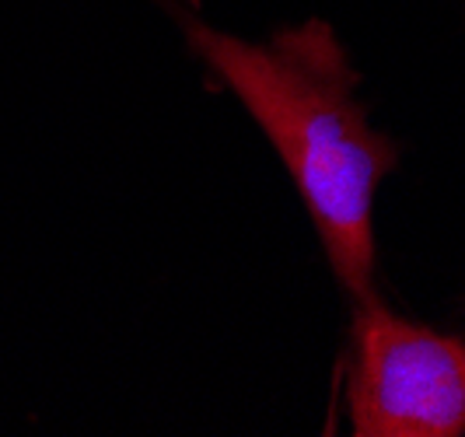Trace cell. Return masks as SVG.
Masks as SVG:
<instances>
[{
    "label": "cell",
    "mask_w": 465,
    "mask_h": 437,
    "mask_svg": "<svg viewBox=\"0 0 465 437\" xmlns=\"http://www.w3.org/2000/svg\"><path fill=\"white\" fill-rule=\"evenodd\" d=\"M183 32L273 140L353 304L374 298L371 207L399 151L371 130L332 25L312 18L249 43L183 15Z\"/></svg>",
    "instance_id": "obj_1"
},
{
    "label": "cell",
    "mask_w": 465,
    "mask_h": 437,
    "mask_svg": "<svg viewBox=\"0 0 465 437\" xmlns=\"http://www.w3.org/2000/svg\"><path fill=\"white\" fill-rule=\"evenodd\" d=\"M350 423L357 437L465 434V343L357 301Z\"/></svg>",
    "instance_id": "obj_2"
}]
</instances>
